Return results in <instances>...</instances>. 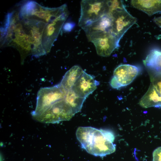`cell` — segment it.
<instances>
[{"label":"cell","instance_id":"obj_1","mask_svg":"<svg viewBox=\"0 0 161 161\" xmlns=\"http://www.w3.org/2000/svg\"><path fill=\"white\" fill-rule=\"evenodd\" d=\"M15 10L23 31L33 44L32 56L38 58L47 54L43 46L47 38L52 21L35 13L28 6H20Z\"/></svg>","mask_w":161,"mask_h":161},{"label":"cell","instance_id":"obj_2","mask_svg":"<svg viewBox=\"0 0 161 161\" xmlns=\"http://www.w3.org/2000/svg\"><path fill=\"white\" fill-rule=\"evenodd\" d=\"M76 134L82 147L91 154L103 157L115 151V145L105 136L102 129L91 127H79Z\"/></svg>","mask_w":161,"mask_h":161},{"label":"cell","instance_id":"obj_3","mask_svg":"<svg viewBox=\"0 0 161 161\" xmlns=\"http://www.w3.org/2000/svg\"><path fill=\"white\" fill-rule=\"evenodd\" d=\"M78 24L81 28L98 20L108 13V0H82Z\"/></svg>","mask_w":161,"mask_h":161},{"label":"cell","instance_id":"obj_4","mask_svg":"<svg viewBox=\"0 0 161 161\" xmlns=\"http://www.w3.org/2000/svg\"><path fill=\"white\" fill-rule=\"evenodd\" d=\"M66 92L60 83L41 88L37 93L35 109L31 112L32 117L42 113L55 103L64 99Z\"/></svg>","mask_w":161,"mask_h":161},{"label":"cell","instance_id":"obj_5","mask_svg":"<svg viewBox=\"0 0 161 161\" xmlns=\"http://www.w3.org/2000/svg\"><path fill=\"white\" fill-rule=\"evenodd\" d=\"M74 115L71 108L64 99L55 103L42 113L32 117L41 123H54L69 120Z\"/></svg>","mask_w":161,"mask_h":161},{"label":"cell","instance_id":"obj_6","mask_svg":"<svg viewBox=\"0 0 161 161\" xmlns=\"http://www.w3.org/2000/svg\"><path fill=\"white\" fill-rule=\"evenodd\" d=\"M108 13L112 18V32L120 41L129 29L136 24L137 19L127 11L125 7Z\"/></svg>","mask_w":161,"mask_h":161},{"label":"cell","instance_id":"obj_7","mask_svg":"<svg viewBox=\"0 0 161 161\" xmlns=\"http://www.w3.org/2000/svg\"><path fill=\"white\" fill-rule=\"evenodd\" d=\"M139 71L138 68L136 66L128 64L120 65L114 70L110 84L114 89L126 86L133 81Z\"/></svg>","mask_w":161,"mask_h":161},{"label":"cell","instance_id":"obj_8","mask_svg":"<svg viewBox=\"0 0 161 161\" xmlns=\"http://www.w3.org/2000/svg\"><path fill=\"white\" fill-rule=\"evenodd\" d=\"M120 41L111 32L101 34L93 40L97 54L101 56H109L113 51L119 46Z\"/></svg>","mask_w":161,"mask_h":161},{"label":"cell","instance_id":"obj_9","mask_svg":"<svg viewBox=\"0 0 161 161\" xmlns=\"http://www.w3.org/2000/svg\"><path fill=\"white\" fill-rule=\"evenodd\" d=\"M112 20L111 15L108 13L98 20L82 28L90 42L103 33L112 32Z\"/></svg>","mask_w":161,"mask_h":161},{"label":"cell","instance_id":"obj_10","mask_svg":"<svg viewBox=\"0 0 161 161\" xmlns=\"http://www.w3.org/2000/svg\"><path fill=\"white\" fill-rule=\"evenodd\" d=\"M99 83L92 76L83 71L72 89L78 96L86 98L97 89Z\"/></svg>","mask_w":161,"mask_h":161},{"label":"cell","instance_id":"obj_11","mask_svg":"<svg viewBox=\"0 0 161 161\" xmlns=\"http://www.w3.org/2000/svg\"><path fill=\"white\" fill-rule=\"evenodd\" d=\"M143 62L149 75H161V51L152 49Z\"/></svg>","mask_w":161,"mask_h":161},{"label":"cell","instance_id":"obj_12","mask_svg":"<svg viewBox=\"0 0 161 161\" xmlns=\"http://www.w3.org/2000/svg\"><path fill=\"white\" fill-rule=\"evenodd\" d=\"M130 3L131 6L149 16L161 13V0H133Z\"/></svg>","mask_w":161,"mask_h":161},{"label":"cell","instance_id":"obj_13","mask_svg":"<svg viewBox=\"0 0 161 161\" xmlns=\"http://www.w3.org/2000/svg\"><path fill=\"white\" fill-rule=\"evenodd\" d=\"M83 70L80 66H72L65 74L60 83L66 92L72 89L76 81Z\"/></svg>","mask_w":161,"mask_h":161},{"label":"cell","instance_id":"obj_14","mask_svg":"<svg viewBox=\"0 0 161 161\" xmlns=\"http://www.w3.org/2000/svg\"><path fill=\"white\" fill-rule=\"evenodd\" d=\"M86 99V98L78 96L72 89L66 92L64 98L71 108L74 115L81 110Z\"/></svg>","mask_w":161,"mask_h":161},{"label":"cell","instance_id":"obj_15","mask_svg":"<svg viewBox=\"0 0 161 161\" xmlns=\"http://www.w3.org/2000/svg\"><path fill=\"white\" fill-rule=\"evenodd\" d=\"M150 84L153 87L159 97L161 98V75H150Z\"/></svg>","mask_w":161,"mask_h":161},{"label":"cell","instance_id":"obj_16","mask_svg":"<svg viewBox=\"0 0 161 161\" xmlns=\"http://www.w3.org/2000/svg\"><path fill=\"white\" fill-rule=\"evenodd\" d=\"M153 161H161V147L156 148L153 153Z\"/></svg>","mask_w":161,"mask_h":161},{"label":"cell","instance_id":"obj_17","mask_svg":"<svg viewBox=\"0 0 161 161\" xmlns=\"http://www.w3.org/2000/svg\"><path fill=\"white\" fill-rule=\"evenodd\" d=\"M74 26V24L73 23L67 22L64 24L63 29L65 31H70L73 28Z\"/></svg>","mask_w":161,"mask_h":161},{"label":"cell","instance_id":"obj_18","mask_svg":"<svg viewBox=\"0 0 161 161\" xmlns=\"http://www.w3.org/2000/svg\"><path fill=\"white\" fill-rule=\"evenodd\" d=\"M154 22L161 28V16L154 18L153 19Z\"/></svg>","mask_w":161,"mask_h":161}]
</instances>
